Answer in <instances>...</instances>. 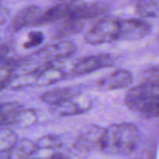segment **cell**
I'll list each match as a JSON object with an SVG mask.
<instances>
[{
    "mask_svg": "<svg viewBox=\"0 0 159 159\" xmlns=\"http://www.w3.org/2000/svg\"><path fill=\"white\" fill-rule=\"evenodd\" d=\"M139 132L128 123L116 124L104 128L99 151L111 155H128L138 147Z\"/></svg>",
    "mask_w": 159,
    "mask_h": 159,
    "instance_id": "1",
    "label": "cell"
},
{
    "mask_svg": "<svg viewBox=\"0 0 159 159\" xmlns=\"http://www.w3.org/2000/svg\"><path fill=\"white\" fill-rule=\"evenodd\" d=\"M126 107L137 113L153 118L159 116V89L141 84L128 90L125 98Z\"/></svg>",
    "mask_w": 159,
    "mask_h": 159,
    "instance_id": "2",
    "label": "cell"
},
{
    "mask_svg": "<svg viewBox=\"0 0 159 159\" xmlns=\"http://www.w3.org/2000/svg\"><path fill=\"white\" fill-rule=\"evenodd\" d=\"M120 21L112 16L101 18L85 33L84 40L91 45H99L118 40Z\"/></svg>",
    "mask_w": 159,
    "mask_h": 159,
    "instance_id": "3",
    "label": "cell"
},
{
    "mask_svg": "<svg viewBox=\"0 0 159 159\" xmlns=\"http://www.w3.org/2000/svg\"><path fill=\"white\" fill-rule=\"evenodd\" d=\"M76 52V45L70 41H60L57 43L51 44L35 52L33 57L42 65L53 64L54 62L66 59L73 55Z\"/></svg>",
    "mask_w": 159,
    "mask_h": 159,
    "instance_id": "4",
    "label": "cell"
},
{
    "mask_svg": "<svg viewBox=\"0 0 159 159\" xmlns=\"http://www.w3.org/2000/svg\"><path fill=\"white\" fill-rule=\"evenodd\" d=\"M91 107V99L86 95L77 92L62 103L52 106V111L59 116H73L88 111Z\"/></svg>",
    "mask_w": 159,
    "mask_h": 159,
    "instance_id": "5",
    "label": "cell"
},
{
    "mask_svg": "<svg viewBox=\"0 0 159 159\" xmlns=\"http://www.w3.org/2000/svg\"><path fill=\"white\" fill-rule=\"evenodd\" d=\"M110 11V7L104 2H88L79 5H72L70 11L66 19L77 20V21H86L94 18H98L107 14Z\"/></svg>",
    "mask_w": 159,
    "mask_h": 159,
    "instance_id": "6",
    "label": "cell"
},
{
    "mask_svg": "<svg viewBox=\"0 0 159 159\" xmlns=\"http://www.w3.org/2000/svg\"><path fill=\"white\" fill-rule=\"evenodd\" d=\"M113 65V58L110 54L101 53L90 55L80 59L71 68V73L74 76H81L92 73L98 69L109 67Z\"/></svg>",
    "mask_w": 159,
    "mask_h": 159,
    "instance_id": "7",
    "label": "cell"
},
{
    "mask_svg": "<svg viewBox=\"0 0 159 159\" xmlns=\"http://www.w3.org/2000/svg\"><path fill=\"white\" fill-rule=\"evenodd\" d=\"M151 26L142 20L127 19L120 21L118 40H139L149 35Z\"/></svg>",
    "mask_w": 159,
    "mask_h": 159,
    "instance_id": "8",
    "label": "cell"
},
{
    "mask_svg": "<svg viewBox=\"0 0 159 159\" xmlns=\"http://www.w3.org/2000/svg\"><path fill=\"white\" fill-rule=\"evenodd\" d=\"M104 128L98 125H89L79 135L74 147L80 151L99 150Z\"/></svg>",
    "mask_w": 159,
    "mask_h": 159,
    "instance_id": "9",
    "label": "cell"
},
{
    "mask_svg": "<svg viewBox=\"0 0 159 159\" xmlns=\"http://www.w3.org/2000/svg\"><path fill=\"white\" fill-rule=\"evenodd\" d=\"M132 83V75L125 69H117L99 79L98 85L104 90H118L127 87Z\"/></svg>",
    "mask_w": 159,
    "mask_h": 159,
    "instance_id": "10",
    "label": "cell"
},
{
    "mask_svg": "<svg viewBox=\"0 0 159 159\" xmlns=\"http://www.w3.org/2000/svg\"><path fill=\"white\" fill-rule=\"evenodd\" d=\"M36 152V145L27 139H18L8 152L0 153V159H31Z\"/></svg>",
    "mask_w": 159,
    "mask_h": 159,
    "instance_id": "11",
    "label": "cell"
},
{
    "mask_svg": "<svg viewBox=\"0 0 159 159\" xmlns=\"http://www.w3.org/2000/svg\"><path fill=\"white\" fill-rule=\"evenodd\" d=\"M40 14V9L38 6L31 5L19 11L12 19L11 27L13 31H19L25 27L34 25L36 20Z\"/></svg>",
    "mask_w": 159,
    "mask_h": 159,
    "instance_id": "12",
    "label": "cell"
},
{
    "mask_svg": "<svg viewBox=\"0 0 159 159\" xmlns=\"http://www.w3.org/2000/svg\"><path fill=\"white\" fill-rule=\"evenodd\" d=\"M72 5H62L57 4L50 9H48L44 12H40L39 16L36 20L34 25H49L57 21L66 20L70 11V8Z\"/></svg>",
    "mask_w": 159,
    "mask_h": 159,
    "instance_id": "13",
    "label": "cell"
},
{
    "mask_svg": "<svg viewBox=\"0 0 159 159\" xmlns=\"http://www.w3.org/2000/svg\"><path fill=\"white\" fill-rule=\"evenodd\" d=\"M23 107L15 101L0 104V126L16 125Z\"/></svg>",
    "mask_w": 159,
    "mask_h": 159,
    "instance_id": "14",
    "label": "cell"
},
{
    "mask_svg": "<svg viewBox=\"0 0 159 159\" xmlns=\"http://www.w3.org/2000/svg\"><path fill=\"white\" fill-rule=\"evenodd\" d=\"M76 93L77 92H75L73 89L67 88V87L55 88V89L44 92L40 96V100L43 101L44 103L50 105L51 107H52V106H56V105L62 103L63 101L66 100L67 98H69Z\"/></svg>",
    "mask_w": 159,
    "mask_h": 159,
    "instance_id": "15",
    "label": "cell"
},
{
    "mask_svg": "<svg viewBox=\"0 0 159 159\" xmlns=\"http://www.w3.org/2000/svg\"><path fill=\"white\" fill-rule=\"evenodd\" d=\"M84 22L77 21V20H71V19H66L55 29L53 37L56 39L66 38L68 36L80 33L84 29Z\"/></svg>",
    "mask_w": 159,
    "mask_h": 159,
    "instance_id": "16",
    "label": "cell"
},
{
    "mask_svg": "<svg viewBox=\"0 0 159 159\" xmlns=\"http://www.w3.org/2000/svg\"><path fill=\"white\" fill-rule=\"evenodd\" d=\"M17 60L5 61L0 66V91L7 88L14 79V70L17 66Z\"/></svg>",
    "mask_w": 159,
    "mask_h": 159,
    "instance_id": "17",
    "label": "cell"
},
{
    "mask_svg": "<svg viewBox=\"0 0 159 159\" xmlns=\"http://www.w3.org/2000/svg\"><path fill=\"white\" fill-rule=\"evenodd\" d=\"M62 144H63V141H62L61 138L58 136H53V135L42 136L35 143L36 150L46 151V152H52V150L61 147Z\"/></svg>",
    "mask_w": 159,
    "mask_h": 159,
    "instance_id": "18",
    "label": "cell"
},
{
    "mask_svg": "<svg viewBox=\"0 0 159 159\" xmlns=\"http://www.w3.org/2000/svg\"><path fill=\"white\" fill-rule=\"evenodd\" d=\"M18 140L15 132L9 128H0V153L8 152Z\"/></svg>",
    "mask_w": 159,
    "mask_h": 159,
    "instance_id": "19",
    "label": "cell"
},
{
    "mask_svg": "<svg viewBox=\"0 0 159 159\" xmlns=\"http://www.w3.org/2000/svg\"><path fill=\"white\" fill-rule=\"evenodd\" d=\"M142 84L159 89V65L152 66L145 69L142 73Z\"/></svg>",
    "mask_w": 159,
    "mask_h": 159,
    "instance_id": "20",
    "label": "cell"
},
{
    "mask_svg": "<svg viewBox=\"0 0 159 159\" xmlns=\"http://www.w3.org/2000/svg\"><path fill=\"white\" fill-rule=\"evenodd\" d=\"M137 11L142 17H156L159 15V6L154 2L138 4Z\"/></svg>",
    "mask_w": 159,
    "mask_h": 159,
    "instance_id": "21",
    "label": "cell"
},
{
    "mask_svg": "<svg viewBox=\"0 0 159 159\" xmlns=\"http://www.w3.org/2000/svg\"><path fill=\"white\" fill-rule=\"evenodd\" d=\"M36 118H37L36 113L32 110L23 109L16 125L20 126H28L31 125L36 121Z\"/></svg>",
    "mask_w": 159,
    "mask_h": 159,
    "instance_id": "22",
    "label": "cell"
},
{
    "mask_svg": "<svg viewBox=\"0 0 159 159\" xmlns=\"http://www.w3.org/2000/svg\"><path fill=\"white\" fill-rule=\"evenodd\" d=\"M43 40H44V36L41 32L33 31L28 34L27 39L24 43V48L30 49V48L37 47V46L40 45L43 42Z\"/></svg>",
    "mask_w": 159,
    "mask_h": 159,
    "instance_id": "23",
    "label": "cell"
},
{
    "mask_svg": "<svg viewBox=\"0 0 159 159\" xmlns=\"http://www.w3.org/2000/svg\"><path fill=\"white\" fill-rule=\"evenodd\" d=\"M10 52V47L8 45H1L0 46V62H5L8 54Z\"/></svg>",
    "mask_w": 159,
    "mask_h": 159,
    "instance_id": "24",
    "label": "cell"
},
{
    "mask_svg": "<svg viewBox=\"0 0 159 159\" xmlns=\"http://www.w3.org/2000/svg\"><path fill=\"white\" fill-rule=\"evenodd\" d=\"M58 4L62 5H74L78 0H56Z\"/></svg>",
    "mask_w": 159,
    "mask_h": 159,
    "instance_id": "25",
    "label": "cell"
},
{
    "mask_svg": "<svg viewBox=\"0 0 159 159\" xmlns=\"http://www.w3.org/2000/svg\"><path fill=\"white\" fill-rule=\"evenodd\" d=\"M48 159H69V158L62 153H53Z\"/></svg>",
    "mask_w": 159,
    "mask_h": 159,
    "instance_id": "26",
    "label": "cell"
},
{
    "mask_svg": "<svg viewBox=\"0 0 159 159\" xmlns=\"http://www.w3.org/2000/svg\"><path fill=\"white\" fill-rule=\"evenodd\" d=\"M138 2V4H140V3H153L157 0H136Z\"/></svg>",
    "mask_w": 159,
    "mask_h": 159,
    "instance_id": "27",
    "label": "cell"
}]
</instances>
